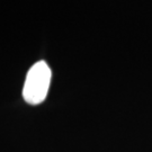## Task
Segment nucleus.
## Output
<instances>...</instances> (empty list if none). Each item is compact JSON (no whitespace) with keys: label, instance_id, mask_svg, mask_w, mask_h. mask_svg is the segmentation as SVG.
Instances as JSON below:
<instances>
[{"label":"nucleus","instance_id":"f257e3e1","mask_svg":"<svg viewBox=\"0 0 152 152\" xmlns=\"http://www.w3.org/2000/svg\"><path fill=\"white\" fill-rule=\"evenodd\" d=\"M52 71L45 61H38L28 70L23 88V97L29 105L43 103L48 96Z\"/></svg>","mask_w":152,"mask_h":152}]
</instances>
